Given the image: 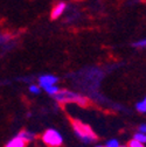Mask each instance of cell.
Instances as JSON below:
<instances>
[{"mask_svg":"<svg viewBox=\"0 0 146 147\" xmlns=\"http://www.w3.org/2000/svg\"><path fill=\"white\" fill-rule=\"evenodd\" d=\"M70 124L72 127L75 136L84 144H91L97 141V136L94 132V130L91 128L88 124L81 121L80 119H70Z\"/></svg>","mask_w":146,"mask_h":147,"instance_id":"6da1fadb","label":"cell"},{"mask_svg":"<svg viewBox=\"0 0 146 147\" xmlns=\"http://www.w3.org/2000/svg\"><path fill=\"white\" fill-rule=\"evenodd\" d=\"M53 98L60 104L74 103L80 106H88V104H89L88 97L80 95L77 92H74V91H71V90H67V89H60V91Z\"/></svg>","mask_w":146,"mask_h":147,"instance_id":"7a4b0ae2","label":"cell"},{"mask_svg":"<svg viewBox=\"0 0 146 147\" xmlns=\"http://www.w3.org/2000/svg\"><path fill=\"white\" fill-rule=\"evenodd\" d=\"M41 139L43 144L47 145L48 147H61L63 145V137L55 128H48V130H46Z\"/></svg>","mask_w":146,"mask_h":147,"instance_id":"3957f363","label":"cell"},{"mask_svg":"<svg viewBox=\"0 0 146 147\" xmlns=\"http://www.w3.org/2000/svg\"><path fill=\"white\" fill-rule=\"evenodd\" d=\"M59 82V78L56 76L51 75V74H45V75H41L38 80V85L41 89H45L47 86H51V85H56V83Z\"/></svg>","mask_w":146,"mask_h":147,"instance_id":"277c9868","label":"cell"},{"mask_svg":"<svg viewBox=\"0 0 146 147\" xmlns=\"http://www.w3.org/2000/svg\"><path fill=\"white\" fill-rule=\"evenodd\" d=\"M27 145L28 142L20 134H16L12 139H9L4 147H27Z\"/></svg>","mask_w":146,"mask_h":147,"instance_id":"5b68a950","label":"cell"},{"mask_svg":"<svg viewBox=\"0 0 146 147\" xmlns=\"http://www.w3.org/2000/svg\"><path fill=\"white\" fill-rule=\"evenodd\" d=\"M66 8H67V4H66V3L61 1V3L56 4L55 6L53 7V9H51L50 18H51L53 20H56V19H59V18H60V16L63 14V12L66 11Z\"/></svg>","mask_w":146,"mask_h":147,"instance_id":"8992f818","label":"cell"},{"mask_svg":"<svg viewBox=\"0 0 146 147\" xmlns=\"http://www.w3.org/2000/svg\"><path fill=\"white\" fill-rule=\"evenodd\" d=\"M19 134H20L27 142H30V141H33V140L36 138V134H35L34 132H32V131H28V130H24V131L19 132Z\"/></svg>","mask_w":146,"mask_h":147,"instance_id":"52a82bcc","label":"cell"},{"mask_svg":"<svg viewBox=\"0 0 146 147\" xmlns=\"http://www.w3.org/2000/svg\"><path fill=\"white\" fill-rule=\"evenodd\" d=\"M42 90H45L49 96L54 97V96H55V95L59 92V91H60V88H59L57 85H51V86H47V88H45V89H42Z\"/></svg>","mask_w":146,"mask_h":147,"instance_id":"ba28073f","label":"cell"},{"mask_svg":"<svg viewBox=\"0 0 146 147\" xmlns=\"http://www.w3.org/2000/svg\"><path fill=\"white\" fill-rule=\"evenodd\" d=\"M136 110L140 113H146V97L136 104Z\"/></svg>","mask_w":146,"mask_h":147,"instance_id":"9c48e42d","label":"cell"},{"mask_svg":"<svg viewBox=\"0 0 146 147\" xmlns=\"http://www.w3.org/2000/svg\"><path fill=\"white\" fill-rule=\"evenodd\" d=\"M132 139H135V140H137V141H139V142H141L144 145L146 144V134H144V133L137 132V133H135V136H133Z\"/></svg>","mask_w":146,"mask_h":147,"instance_id":"30bf717a","label":"cell"},{"mask_svg":"<svg viewBox=\"0 0 146 147\" xmlns=\"http://www.w3.org/2000/svg\"><path fill=\"white\" fill-rule=\"evenodd\" d=\"M28 90H29L30 94H34V95H39L41 92V88L38 84H30L29 88H28Z\"/></svg>","mask_w":146,"mask_h":147,"instance_id":"8fae6325","label":"cell"},{"mask_svg":"<svg viewBox=\"0 0 146 147\" xmlns=\"http://www.w3.org/2000/svg\"><path fill=\"white\" fill-rule=\"evenodd\" d=\"M104 147H120V144L117 139H109Z\"/></svg>","mask_w":146,"mask_h":147,"instance_id":"7c38bea8","label":"cell"},{"mask_svg":"<svg viewBox=\"0 0 146 147\" xmlns=\"http://www.w3.org/2000/svg\"><path fill=\"white\" fill-rule=\"evenodd\" d=\"M132 46L135 48H146V38L145 39H141V40H139L137 42H133Z\"/></svg>","mask_w":146,"mask_h":147,"instance_id":"4fadbf2b","label":"cell"},{"mask_svg":"<svg viewBox=\"0 0 146 147\" xmlns=\"http://www.w3.org/2000/svg\"><path fill=\"white\" fill-rule=\"evenodd\" d=\"M127 147H145V145L141 144V142H139V141H137V140H135V139H131L129 141V145H127Z\"/></svg>","mask_w":146,"mask_h":147,"instance_id":"5bb4252c","label":"cell"},{"mask_svg":"<svg viewBox=\"0 0 146 147\" xmlns=\"http://www.w3.org/2000/svg\"><path fill=\"white\" fill-rule=\"evenodd\" d=\"M138 132L146 134V124H141V125L138 127Z\"/></svg>","mask_w":146,"mask_h":147,"instance_id":"9a60e30c","label":"cell"},{"mask_svg":"<svg viewBox=\"0 0 146 147\" xmlns=\"http://www.w3.org/2000/svg\"><path fill=\"white\" fill-rule=\"evenodd\" d=\"M95 147H104L103 145H97V146H95Z\"/></svg>","mask_w":146,"mask_h":147,"instance_id":"2e32d148","label":"cell"},{"mask_svg":"<svg viewBox=\"0 0 146 147\" xmlns=\"http://www.w3.org/2000/svg\"><path fill=\"white\" fill-rule=\"evenodd\" d=\"M120 147H127V146H125V145H122V146H120Z\"/></svg>","mask_w":146,"mask_h":147,"instance_id":"e0dca14e","label":"cell"}]
</instances>
